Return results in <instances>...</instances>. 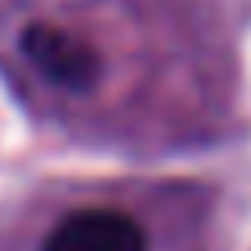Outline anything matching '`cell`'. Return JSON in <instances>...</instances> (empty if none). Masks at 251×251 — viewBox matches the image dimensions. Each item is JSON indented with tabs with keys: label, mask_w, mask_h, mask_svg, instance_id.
Segmentation results:
<instances>
[{
	"label": "cell",
	"mask_w": 251,
	"mask_h": 251,
	"mask_svg": "<svg viewBox=\"0 0 251 251\" xmlns=\"http://www.w3.org/2000/svg\"><path fill=\"white\" fill-rule=\"evenodd\" d=\"M21 50H25V59L34 63L46 80L59 84V88H67V92H88L92 84H97V72H100L97 50H92L84 38L67 34V29H59V25H46V21L25 25Z\"/></svg>",
	"instance_id": "6da1fadb"
},
{
	"label": "cell",
	"mask_w": 251,
	"mask_h": 251,
	"mask_svg": "<svg viewBox=\"0 0 251 251\" xmlns=\"http://www.w3.org/2000/svg\"><path fill=\"white\" fill-rule=\"evenodd\" d=\"M42 251H147V234L117 209H80L54 226Z\"/></svg>",
	"instance_id": "7a4b0ae2"
}]
</instances>
